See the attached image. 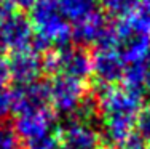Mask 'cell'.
<instances>
[{"label":"cell","mask_w":150,"mask_h":149,"mask_svg":"<svg viewBox=\"0 0 150 149\" xmlns=\"http://www.w3.org/2000/svg\"><path fill=\"white\" fill-rule=\"evenodd\" d=\"M94 95L96 114L99 115L105 140L118 149L136 132L137 115L142 109V96L123 85L101 87Z\"/></svg>","instance_id":"cell-1"},{"label":"cell","mask_w":150,"mask_h":149,"mask_svg":"<svg viewBox=\"0 0 150 149\" xmlns=\"http://www.w3.org/2000/svg\"><path fill=\"white\" fill-rule=\"evenodd\" d=\"M29 10V23L38 48L53 51L70 45L72 26L64 16L59 0H37Z\"/></svg>","instance_id":"cell-2"},{"label":"cell","mask_w":150,"mask_h":149,"mask_svg":"<svg viewBox=\"0 0 150 149\" xmlns=\"http://www.w3.org/2000/svg\"><path fill=\"white\" fill-rule=\"evenodd\" d=\"M46 90L50 108L54 114L78 112L90 96L88 82H81L59 74H50V79H46Z\"/></svg>","instance_id":"cell-3"},{"label":"cell","mask_w":150,"mask_h":149,"mask_svg":"<svg viewBox=\"0 0 150 149\" xmlns=\"http://www.w3.org/2000/svg\"><path fill=\"white\" fill-rule=\"evenodd\" d=\"M46 72L59 74L81 82H88L93 76L91 53L80 45H67L50 51L45 56Z\"/></svg>","instance_id":"cell-4"},{"label":"cell","mask_w":150,"mask_h":149,"mask_svg":"<svg viewBox=\"0 0 150 149\" xmlns=\"http://www.w3.org/2000/svg\"><path fill=\"white\" fill-rule=\"evenodd\" d=\"M59 149H102V136L88 117H72L58 130Z\"/></svg>","instance_id":"cell-5"},{"label":"cell","mask_w":150,"mask_h":149,"mask_svg":"<svg viewBox=\"0 0 150 149\" xmlns=\"http://www.w3.org/2000/svg\"><path fill=\"white\" fill-rule=\"evenodd\" d=\"M93 76L101 87H113L120 85L123 79L125 64L121 61L118 51L112 43V32L105 42L96 45L91 53Z\"/></svg>","instance_id":"cell-6"},{"label":"cell","mask_w":150,"mask_h":149,"mask_svg":"<svg viewBox=\"0 0 150 149\" xmlns=\"http://www.w3.org/2000/svg\"><path fill=\"white\" fill-rule=\"evenodd\" d=\"M45 56L46 55L34 47L10 53V58L6 59L10 82L15 85H29L42 80V76L46 72Z\"/></svg>","instance_id":"cell-7"},{"label":"cell","mask_w":150,"mask_h":149,"mask_svg":"<svg viewBox=\"0 0 150 149\" xmlns=\"http://www.w3.org/2000/svg\"><path fill=\"white\" fill-rule=\"evenodd\" d=\"M32 40H34V32L29 18L24 16L21 11L13 10L2 27V34H0L2 50L8 53L23 51L32 47Z\"/></svg>","instance_id":"cell-8"},{"label":"cell","mask_w":150,"mask_h":149,"mask_svg":"<svg viewBox=\"0 0 150 149\" xmlns=\"http://www.w3.org/2000/svg\"><path fill=\"white\" fill-rule=\"evenodd\" d=\"M53 120H54V112L51 111V108H43L16 114L13 123L24 143H32L51 135Z\"/></svg>","instance_id":"cell-9"},{"label":"cell","mask_w":150,"mask_h":149,"mask_svg":"<svg viewBox=\"0 0 150 149\" xmlns=\"http://www.w3.org/2000/svg\"><path fill=\"white\" fill-rule=\"evenodd\" d=\"M59 6L72 27L101 13L98 0H59Z\"/></svg>","instance_id":"cell-10"},{"label":"cell","mask_w":150,"mask_h":149,"mask_svg":"<svg viewBox=\"0 0 150 149\" xmlns=\"http://www.w3.org/2000/svg\"><path fill=\"white\" fill-rule=\"evenodd\" d=\"M0 149H26V143L18 133L15 123L8 119L0 120Z\"/></svg>","instance_id":"cell-11"},{"label":"cell","mask_w":150,"mask_h":149,"mask_svg":"<svg viewBox=\"0 0 150 149\" xmlns=\"http://www.w3.org/2000/svg\"><path fill=\"white\" fill-rule=\"evenodd\" d=\"M98 2L99 6L107 15H112L117 19H121L137 10L139 0H98Z\"/></svg>","instance_id":"cell-12"},{"label":"cell","mask_w":150,"mask_h":149,"mask_svg":"<svg viewBox=\"0 0 150 149\" xmlns=\"http://www.w3.org/2000/svg\"><path fill=\"white\" fill-rule=\"evenodd\" d=\"M136 135L142 140L145 146H150V104L142 106L141 112L137 115V122H136Z\"/></svg>","instance_id":"cell-13"},{"label":"cell","mask_w":150,"mask_h":149,"mask_svg":"<svg viewBox=\"0 0 150 149\" xmlns=\"http://www.w3.org/2000/svg\"><path fill=\"white\" fill-rule=\"evenodd\" d=\"M13 109V98H11V90L8 87L0 88V120L6 119V115Z\"/></svg>","instance_id":"cell-14"},{"label":"cell","mask_w":150,"mask_h":149,"mask_svg":"<svg viewBox=\"0 0 150 149\" xmlns=\"http://www.w3.org/2000/svg\"><path fill=\"white\" fill-rule=\"evenodd\" d=\"M56 148H58V143H56L54 135H50V136L32 141V143H26V149H56Z\"/></svg>","instance_id":"cell-15"},{"label":"cell","mask_w":150,"mask_h":149,"mask_svg":"<svg viewBox=\"0 0 150 149\" xmlns=\"http://www.w3.org/2000/svg\"><path fill=\"white\" fill-rule=\"evenodd\" d=\"M2 2L6 3L10 8L19 11V10H29L30 6L37 2V0H2Z\"/></svg>","instance_id":"cell-16"},{"label":"cell","mask_w":150,"mask_h":149,"mask_svg":"<svg viewBox=\"0 0 150 149\" xmlns=\"http://www.w3.org/2000/svg\"><path fill=\"white\" fill-rule=\"evenodd\" d=\"M10 82L8 67H6V59L0 58V88H6Z\"/></svg>","instance_id":"cell-17"},{"label":"cell","mask_w":150,"mask_h":149,"mask_svg":"<svg viewBox=\"0 0 150 149\" xmlns=\"http://www.w3.org/2000/svg\"><path fill=\"white\" fill-rule=\"evenodd\" d=\"M137 11L142 15L150 16V0H139L137 3Z\"/></svg>","instance_id":"cell-18"},{"label":"cell","mask_w":150,"mask_h":149,"mask_svg":"<svg viewBox=\"0 0 150 149\" xmlns=\"http://www.w3.org/2000/svg\"><path fill=\"white\" fill-rule=\"evenodd\" d=\"M145 149H150V146H149V148H145Z\"/></svg>","instance_id":"cell-19"},{"label":"cell","mask_w":150,"mask_h":149,"mask_svg":"<svg viewBox=\"0 0 150 149\" xmlns=\"http://www.w3.org/2000/svg\"><path fill=\"white\" fill-rule=\"evenodd\" d=\"M102 149H107V148H102Z\"/></svg>","instance_id":"cell-20"}]
</instances>
